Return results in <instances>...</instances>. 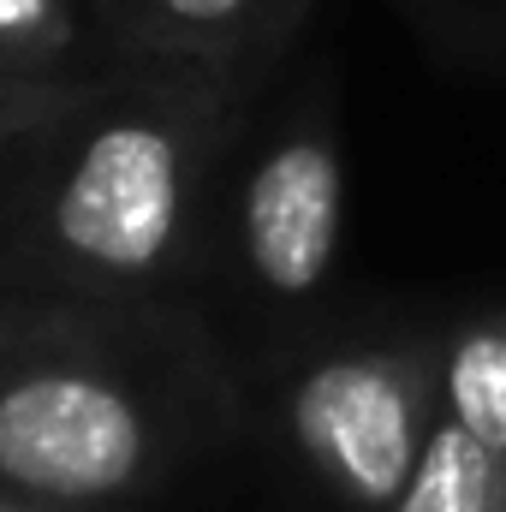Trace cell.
I'll list each match as a JSON object with an SVG mask.
<instances>
[{"label":"cell","instance_id":"obj_1","mask_svg":"<svg viewBox=\"0 0 506 512\" xmlns=\"http://www.w3.org/2000/svg\"><path fill=\"white\" fill-rule=\"evenodd\" d=\"M256 96L191 72L120 66L36 131L6 191V245L36 280L131 298L173 286L203 239L209 185Z\"/></svg>","mask_w":506,"mask_h":512},{"label":"cell","instance_id":"obj_10","mask_svg":"<svg viewBox=\"0 0 506 512\" xmlns=\"http://www.w3.org/2000/svg\"><path fill=\"white\" fill-rule=\"evenodd\" d=\"M60 328H66V316H60V310L0 298V376H6V370L36 346V340H48V334H60Z\"/></svg>","mask_w":506,"mask_h":512},{"label":"cell","instance_id":"obj_3","mask_svg":"<svg viewBox=\"0 0 506 512\" xmlns=\"http://www.w3.org/2000/svg\"><path fill=\"white\" fill-rule=\"evenodd\" d=\"M161 453L143 393L78 352H30L0 376V489L48 507L131 495Z\"/></svg>","mask_w":506,"mask_h":512},{"label":"cell","instance_id":"obj_12","mask_svg":"<svg viewBox=\"0 0 506 512\" xmlns=\"http://www.w3.org/2000/svg\"><path fill=\"white\" fill-rule=\"evenodd\" d=\"M0 512H54L48 501H0Z\"/></svg>","mask_w":506,"mask_h":512},{"label":"cell","instance_id":"obj_5","mask_svg":"<svg viewBox=\"0 0 506 512\" xmlns=\"http://www.w3.org/2000/svg\"><path fill=\"white\" fill-rule=\"evenodd\" d=\"M120 66L215 78L262 96L316 0H84Z\"/></svg>","mask_w":506,"mask_h":512},{"label":"cell","instance_id":"obj_11","mask_svg":"<svg viewBox=\"0 0 506 512\" xmlns=\"http://www.w3.org/2000/svg\"><path fill=\"white\" fill-rule=\"evenodd\" d=\"M477 6H483V18H506V0H435V12L441 18H477Z\"/></svg>","mask_w":506,"mask_h":512},{"label":"cell","instance_id":"obj_9","mask_svg":"<svg viewBox=\"0 0 506 512\" xmlns=\"http://www.w3.org/2000/svg\"><path fill=\"white\" fill-rule=\"evenodd\" d=\"M108 84V78H102ZM102 84H36V78H12L0 72V149L30 143L36 131H48L54 120H66L90 90Z\"/></svg>","mask_w":506,"mask_h":512},{"label":"cell","instance_id":"obj_4","mask_svg":"<svg viewBox=\"0 0 506 512\" xmlns=\"http://www.w3.org/2000/svg\"><path fill=\"white\" fill-rule=\"evenodd\" d=\"M346 233V161L334 96L316 78L286 102L280 126L251 155L233 197V262L262 304L304 310L322 298Z\"/></svg>","mask_w":506,"mask_h":512},{"label":"cell","instance_id":"obj_8","mask_svg":"<svg viewBox=\"0 0 506 512\" xmlns=\"http://www.w3.org/2000/svg\"><path fill=\"white\" fill-rule=\"evenodd\" d=\"M387 512H506V453L435 417L411 483Z\"/></svg>","mask_w":506,"mask_h":512},{"label":"cell","instance_id":"obj_2","mask_svg":"<svg viewBox=\"0 0 506 512\" xmlns=\"http://www.w3.org/2000/svg\"><path fill=\"white\" fill-rule=\"evenodd\" d=\"M441 417L435 346L411 334H358L310 352L280 393L298 465L346 512H387L411 483Z\"/></svg>","mask_w":506,"mask_h":512},{"label":"cell","instance_id":"obj_6","mask_svg":"<svg viewBox=\"0 0 506 512\" xmlns=\"http://www.w3.org/2000/svg\"><path fill=\"white\" fill-rule=\"evenodd\" d=\"M0 72L36 84H102L120 72L96 18L72 0H0Z\"/></svg>","mask_w":506,"mask_h":512},{"label":"cell","instance_id":"obj_7","mask_svg":"<svg viewBox=\"0 0 506 512\" xmlns=\"http://www.w3.org/2000/svg\"><path fill=\"white\" fill-rule=\"evenodd\" d=\"M441 417L506 453V310H477L435 346Z\"/></svg>","mask_w":506,"mask_h":512}]
</instances>
